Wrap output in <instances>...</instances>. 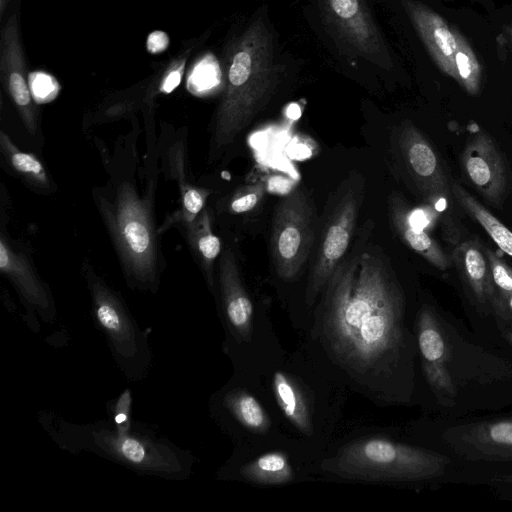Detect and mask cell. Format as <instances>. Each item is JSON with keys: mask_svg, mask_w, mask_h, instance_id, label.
<instances>
[{"mask_svg": "<svg viewBox=\"0 0 512 512\" xmlns=\"http://www.w3.org/2000/svg\"><path fill=\"white\" fill-rule=\"evenodd\" d=\"M265 191L263 181L244 186L233 196L230 202V210L234 214L252 211L262 200Z\"/></svg>", "mask_w": 512, "mask_h": 512, "instance_id": "d4e9b609", "label": "cell"}, {"mask_svg": "<svg viewBox=\"0 0 512 512\" xmlns=\"http://www.w3.org/2000/svg\"><path fill=\"white\" fill-rule=\"evenodd\" d=\"M220 284L223 309L230 330L238 340L248 343L252 336L253 304L230 251L222 259Z\"/></svg>", "mask_w": 512, "mask_h": 512, "instance_id": "9a60e30c", "label": "cell"}, {"mask_svg": "<svg viewBox=\"0 0 512 512\" xmlns=\"http://www.w3.org/2000/svg\"><path fill=\"white\" fill-rule=\"evenodd\" d=\"M483 250L489 263L496 296L512 293V268L491 248L483 246Z\"/></svg>", "mask_w": 512, "mask_h": 512, "instance_id": "cb8c5ba5", "label": "cell"}, {"mask_svg": "<svg viewBox=\"0 0 512 512\" xmlns=\"http://www.w3.org/2000/svg\"><path fill=\"white\" fill-rule=\"evenodd\" d=\"M29 87L31 94L37 102L52 100L58 92L57 81L44 72H33L29 74Z\"/></svg>", "mask_w": 512, "mask_h": 512, "instance_id": "83f0119b", "label": "cell"}, {"mask_svg": "<svg viewBox=\"0 0 512 512\" xmlns=\"http://www.w3.org/2000/svg\"><path fill=\"white\" fill-rule=\"evenodd\" d=\"M270 252L279 278L293 281L306 264L316 240L315 207L301 187L279 201L272 219Z\"/></svg>", "mask_w": 512, "mask_h": 512, "instance_id": "52a82bcc", "label": "cell"}, {"mask_svg": "<svg viewBox=\"0 0 512 512\" xmlns=\"http://www.w3.org/2000/svg\"><path fill=\"white\" fill-rule=\"evenodd\" d=\"M456 41L454 63L455 80L469 94L476 95L481 85V67L477 57L465 38L452 28Z\"/></svg>", "mask_w": 512, "mask_h": 512, "instance_id": "7402d4cb", "label": "cell"}, {"mask_svg": "<svg viewBox=\"0 0 512 512\" xmlns=\"http://www.w3.org/2000/svg\"><path fill=\"white\" fill-rule=\"evenodd\" d=\"M493 486L512 498V472L495 478Z\"/></svg>", "mask_w": 512, "mask_h": 512, "instance_id": "d590c367", "label": "cell"}, {"mask_svg": "<svg viewBox=\"0 0 512 512\" xmlns=\"http://www.w3.org/2000/svg\"><path fill=\"white\" fill-rule=\"evenodd\" d=\"M182 71L183 63H181L178 67L172 69L165 77L161 85V91L164 93H170L171 91H173L181 81Z\"/></svg>", "mask_w": 512, "mask_h": 512, "instance_id": "e575fe53", "label": "cell"}, {"mask_svg": "<svg viewBox=\"0 0 512 512\" xmlns=\"http://www.w3.org/2000/svg\"><path fill=\"white\" fill-rule=\"evenodd\" d=\"M493 317L498 329H512V293L496 296L493 305Z\"/></svg>", "mask_w": 512, "mask_h": 512, "instance_id": "f1b7e54d", "label": "cell"}, {"mask_svg": "<svg viewBox=\"0 0 512 512\" xmlns=\"http://www.w3.org/2000/svg\"><path fill=\"white\" fill-rule=\"evenodd\" d=\"M275 399L285 417L301 433L313 432L310 409L297 382L283 371H276L272 378Z\"/></svg>", "mask_w": 512, "mask_h": 512, "instance_id": "ac0fdd59", "label": "cell"}, {"mask_svg": "<svg viewBox=\"0 0 512 512\" xmlns=\"http://www.w3.org/2000/svg\"><path fill=\"white\" fill-rule=\"evenodd\" d=\"M239 475L253 483L279 485L293 481L294 470L286 454L270 452L242 465Z\"/></svg>", "mask_w": 512, "mask_h": 512, "instance_id": "ffe728a7", "label": "cell"}, {"mask_svg": "<svg viewBox=\"0 0 512 512\" xmlns=\"http://www.w3.org/2000/svg\"><path fill=\"white\" fill-rule=\"evenodd\" d=\"M272 48L271 35L261 20L251 24L234 46L217 118L219 145L233 141L269 99L277 80Z\"/></svg>", "mask_w": 512, "mask_h": 512, "instance_id": "277c9868", "label": "cell"}, {"mask_svg": "<svg viewBox=\"0 0 512 512\" xmlns=\"http://www.w3.org/2000/svg\"><path fill=\"white\" fill-rule=\"evenodd\" d=\"M94 317L117 365L130 380L145 377L151 366L146 335L121 303L103 288L94 290Z\"/></svg>", "mask_w": 512, "mask_h": 512, "instance_id": "ba28073f", "label": "cell"}, {"mask_svg": "<svg viewBox=\"0 0 512 512\" xmlns=\"http://www.w3.org/2000/svg\"><path fill=\"white\" fill-rule=\"evenodd\" d=\"M451 191L455 203L486 231L503 253L512 257V231L460 184L452 182Z\"/></svg>", "mask_w": 512, "mask_h": 512, "instance_id": "d6986e66", "label": "cell"}, {"mask_svg": "<svg viewBox=\"0 0 512 512\" xmlns=\"http://www.w3.org/2000/svg\"><path fill=\"white\" fill-rule=\"evenodd\" d=\"M367 239L363 229L322 290L320 336L362 385L404 402L414 390L417 340L406 327V298L391 262L379 248H366Z\"/></svg>", "mask_w": 512, "mask_h": 512, "instance_id": "6da1fadb", "label": "cell"}, {"mask_svg": "<svg viewBox=\"0 0 512 512\" xmlns=\"http://www.w3.org/2000/svg\"><path fill=\"white\" fill-rule=\"evenodd\" d=\"M364 198V181H346L336 195L320 227L306 290L311 303L322 292L335 269L348 253Z\"/></svg>", "mask_w": 512, "mask_h": 512, "instance_id": "8992f818", "label": "cell"}, {"mask_svg": "<svg viewBox=\"0 0 512 512\" xmlns=\"http://www.w3.org/2000/svg\"><path fill=\"white\" fill-rule=\"evenodd\" d=\"M463 174L491 205L500 207L508 190V170L503 155L482 128L470 130L461 154Z\"/></svg>", "mask_w": 512, "mask_h": 512, "instance_id": "8fae6325", "label": "cell"}, {"mask_svg": "<svg viewBox=\"0 0 512 512\" xmlns=\"http://www.w3.org/2000/svg\"><path fill=\"white\" fill-rule=\"evenodd\" d=\"M9 265V254L8 251L3 244V242H0V268L6 269Z\"/></svg>", "mask_w": 512, "mask_h": 512, "instance_id": "8d00e7d4", "label": "cell"}, {"mask_svg": "<svg viewBox=\"0 0 512 512\" xmlns=\"http://www.w3.org/2000/svg\"><path fill=\"white\" fill-rule=\"evenodd\" d=\"M389 217L393 229L411 250L440 271H445L452 265L450 256L430 232L410 220L408 204L397 193H392L389 197Z\"/></svg>", "mask_w": 512, "mask_h": 512, "instance_id": "2e32d148", "label": "cell"}, {"mask_svg": "<svg viewBox=\"0 0 512 512\" xmlns=\"http://www.w3.org/2000/svg\"><path fill=\"white\" fill-rule=\"evenodd\" d=\"M400 150L412 179L426 201L434 196L452 193L451 183L434 147L411 123L402 126Z\"/></svg>", "mask_w": 512, "mask_h": 512, "instance_id": "7c38bea8", "label": "cell"}, {"mask_svg": "<svg viewBox=\"0 0 512 512\" xmlns=\"http://www.w3.org/2000/svg\"><path fill=\"white\" fill-rule=\"evenodd\" d=\"M198 249L206 261H213L220 253L221 242L208 227L198 240Z\"/></svg>", "mask_w": 512, "mask_h": 512, "instance_id": "f546056e", "label": "cell"}, {"mask_svg": "<svg viewBox=\"0 0 512 512\" xmlns=\"http://www.w3.org/2000/svg\"><path fill=\"white\" fill-rule=\"evenodd\" d=\"M452 465L446 453L370 437L344 445L322 469L344 479L425 483L443 479Z\"/></svg>", "mask_w": 512, "mask_h": 512, "instance_id": "5b68a950", "label": "cell"}, {"mask_svg": "<svg viewBox=\"0 0 512 512\" xmlns=\"http://www.w3.org/2000/svg\"><path fill=\"white\" fill-rule=\"evenodd\" d=\"M225 409L244 427L255 432L265 433L271 420L254 396L242 389L227 391L222 399Z\"/></svg>", "mask_w": 512, "mask_h": 512, "instance_id": "44dd1931", "label": "cell"}, {"mask_svg": "<svg viewBox=\"0 0 512 512\" xmlns=\"http://www.w3.org/2000/svg\"><path fill=\"white\" fill-rule=\"evenodd\" d=\"M440 441L450 454L471 462H512V414L444 425Z\"/></svg>", "mask_w": 512, "mask_h": 512, "instance_id": "9c48e42d", "label": "cell"}, {"mask_svg": "<svg viewBox=\"0 0 512 512\" xmlns=\"http://www.w3.org/2000/svg\"><path fill=\"white\" fill-rule=\"evenodd\" d=\"M13 166L22 172L31 173L37 176L43 175L42 164L32 155L17 152L12 156Z\"/></svg>", "mask_w": 512, "mask_h": 512, "instance_id": "1f68e13d", "label": "cell"}, {"mask_svg": "<svg viewBox=\"0 0 512 512\" xmlns=\"http://www.w3.org/2000/svg\"><path fill=\"white\" fill-rule=\"evenodd\" d=\"M450 259L477 312L493 316L496 293L483 245L476 239L461 241L452 250Z\"/></svg>", "mask_w": 512, "mask_h": 512, "instance_id": "4fadbf2b", "label": "cell"}, {"mask_svg": "<svg viewBox=\"0 0 512 512\" xmlns=\"http://www.w3.org/2000/svg\"><path fill=\"white\" fill-rule=\"evenodd\" d=\"M169 45V38L163 31H154L147 38V49L150 53L156 54L164 51Z\"/></svg>", "mask_w": 512, "mask_h": 512, "instance_id": "d6a6232c", "label": "cell"}, {"mask_svg": "<svg viewBox=\"0 0 512 512\" xmlns=\"http://www.w3.org/2000/svg\"><path fill=\"white\" fill-rule=\"evenodd\" d=\"M112 406L108 408L112 425L119 431H128L132 428L131 403L132 397L129 389L124 390L121 395L113 400Z\"/></svg>", "mask_w": 512, "mask_h": 512, "instance_id": "4316f807", "label": "cell"}, {"mask_svg": "<svg viewBox=\"0 0 512 512\" xmlns=\"http://www.w3.org/2000/svg\"><path fill=\"white\" fill-rule=\"evenodd\" d=\"M402 4L438 68L455 80L453 29L438 13L418 1L402 0Z\"/></svg>", "mask_w": 512, "mask_h": 512, "instance_id": "5bb4252c", "label": "cell"}, {"mask_svg": "<svg viewBox=\"0 0 512 512\" xmlns=\"http://www.w3.org/2000/svg\"><path fill=\"white\" fill-rule=\"evenodd\" d=\"M263 182L266 191L280 196H286L296 188V182L293 179L282 175L268 176Z\"/></svg>", "mask_w": 512, "mask_h": 512, "instance_id": "4dcf8cb0", "label": "cell"}, {"mask_svg": "<svg viewBox=\"0 0 512 512\" xmlns=\"http://www.w3.org/2000/svg\"><path fill=\"white\" fill-rule=\"evenodd\" d=\"M325 21L341 40L383 68L391 66L384 40L364 0H320Z\"/></svg>", "mask_w": 512, "mask_h": 512, "instance_id": "30bf717a", "label": "cell"}, {"mask_svg": "<svg viewBox=\"0 0 512 512\" xmlns=\"http://www.w3.org/2000/svg\"><path fill=\"white\" fill-rule=\"evenodd\" d=\"M422 372L449 413L512 403V360L470 341L447 317L424 304L415 321Z\"/></svg>", "mask_w": 512, "mask_h": 512, "instance_id": "7a4b0ae2", "label": "cell"}, {"mask_svg": "<svg viewBox=\"0 0 512 512\" xmlns=\"http://www.w3.org/2000/svg\"><path fill=\"white\" fill-rule=\"evenodd\" d=\"M183 203L186 210L190 214L195 215L202 209L204 200L202 194L198 190L189 189L184 194Z\"/></svg>", "mask_w": 512, "mask_h": 512, "instance_id": "836d02e7", "label": "cell"}, {"mask_svg": "<svg viewBox=\"0 0 512 512\" xmlns=\"http://www.w3.org/2000/svg\"><path fill=\"white\" fill-rule=\"evenodd\" d=\"M55 441L71 451L87 450L113 460L138 473L168 479H184L191 472L192 457L170 441L145 430H117L109 421L71 424L49 421Z\"/></svg>", "mask_w": 512, "mask_h": 512, "instance_id": "3957f363", "label": "cell"}, {"mask_svg": "<svg viewBox=\"0 0 512 512\" xmlns=\"http://www.w3.org/2000/svg\"><path fill=\"white\" fill-rule=\"evenodd\" d=\"M0 68L14 102L28 113L31 91L25 79L24 58L15 16L10 18L2 31Z\"/></svg>", "mask_w": 512, "mask_h": 512, "instance_id": "e0dca14e", "label": "cell"}, {"mask_svg": "<svg viewBox=\"0 0 512 512\" xmlns=\"http://www.w3.org/2000/svg\"><path fill=\"white\" fill-rule=\"evenodd\" d=\"M217 74L216 63L211 58L206 57L191 72L188 78V87L193 92L204 91L215 85Z\"/></svg>", "mask_w": 512, "mask_h": 512, "instance_id": "484cf974", "label": "cell"}, {"mask_svg": "<svg viewBox=\"0 0 512 512\" xmlns=\"http://www.w3.org/2000/svg\"><path fill=\"white\" fill-rule=\"evenodd\" d=\"M121 236L135 257L143 258L151 249V235L144 219L128 208L122 213Z\"/></svg>", "mask_w": 512, "mask_h": 512, "instance_id": "603a6c76", "label": "cell"}, {"mask_svg": "<svg viewBox=\"0 0 512 512\" xmlns=\"http://www.w3.org/2000/svg\"><path fill=\"white\" fill-rule=\"evenodd\" d=\"M500 335L504 339V341L511 347L512 349V329L510 328H499Z\"/></svg>", "mask_w": 512, "mask_h": 512, "instance_id": "74e56055", "label": "cell"}]
</instances>
